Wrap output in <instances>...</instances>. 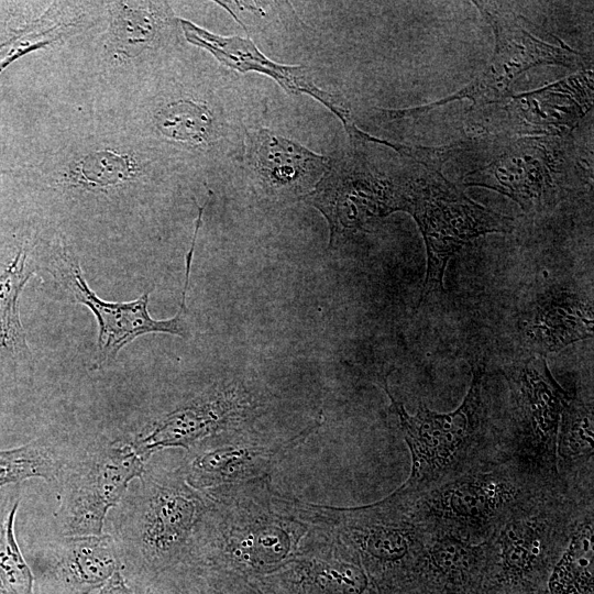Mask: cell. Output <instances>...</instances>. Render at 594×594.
Here are the masks:
<instances>
[{
  "mask_svg": "<svg viewBox=\"0 0 594 594\" xmlns=\"http://www.w3.org/2000/svg\"><path fill=\"white\" fill-rule=\"evenodd\" d=\"M504 374L509 389L510 458L546 477L561 479L557 440L570 394L554 380L540 354L510 364Z\"/></svg>",
  "mask_w": 594,
  "mask_h": 594,
  "instance_id": "obj_7",
  "label": "cell"
},
{
  "mask_svg": "<svg viewBox=\"0 0 594 594\" xmlns=\"http://www.w3.org/2000/svg\"><path fill=\"white\" fill-rule=\"evenodd\" d=\"M90 594H139V592L127 582L121 571H118L103 586Z\"/></svg>",
  "mask_w": 594,
  "mask_h": 594,
  "instance_id": "obj_27",
  "label": "cell"
},
{
  "mask_svg": "<svg viewBox=\"0 0 594 594\" xmlns=\"http://www.w3.org/2000/svg\"><path fill=\"white\" fill-rule=\"evenodd\" d=\"M146 461L131 440H114L64 462L56 479L55 521L59 535L103 534L110 509L119 504L131 482L144 472Z\"/></svg>",
  "mask_w": 594,
  "mask_h": 594,
  "instance_id": "obj_6",
  "label": "cell"
},
{
  "mask_svg": "<svg viewBox=\"0 0 594 594\" xmlns=\"http://www.w3.org/2000/svg\"><path fill=\"white\" fill-rule=\"evenodd\" d=\"M54 273L73 300L88 307L97 319L99 365L111 362L122 348L143 334L169 333L185 339L190 337L186 321L185 290L177 314L169 319L156 320L147 310L150 292L125 302L100 299L86 283L77 257L65 244H61L56 254Z\"/></svg>",
  "mask_w": 594,
  "mask_h": 594,
  "instance_id": "obj_11",
  "label": "cell"
},
{
  "mask_svg": "<svg viewBox=\"0 0 594 594\" xmlns=\"http://www.w3.org/2000/svg\"><path fill=\"white\" fill-rule=\"evenodd\" d=\"M484 377V363L476 364L469 391L455 410L439 414L420 405L415 415L392 396L384 378L389 410L397 417L411 457L409 477L392 496L408 499L510 457L508 436L492 424Z\"/></svg>",
  "mask_w": 594,
  "mask_h": 594,
  "instance_id": "obj_1",
  "label": "cell"
},
{
  "mask_svg": "<svg viewBox=\"0 0 594 594\" xmlns=\"http://www.w3.org/2000/svg\"><path fill=\"white\" fill-rule=\"evenodd\" d=\"M34 594H90L122 570L118 546L109 534L47 540L29 562Z\"/></svg>",
  "mask_w": 594,
  "mask_h": 594,
  "instance_id": "obj_12",
  "label": "cell"
},
{
  "mask_svg": "<svg viewBox=\"0 0 594 594\" xmlns=\"http://www.w3.org/2000/svg\"><path fill=\"white\" fill-rule=\"evenodd\" d=\"M593 486L566 482L504 521L485 541L484 579L512 594L548 582L578 519L594 506Z\"/></svg>",
  "mask_w": 594,
  "mask_h": 594,
  "instance_id": "obj_4",
  "label": "cell"
},
{
  "mask_svg": "<svg viewBox=\"0 0 594 594\" xmlns=\"http://www.w3.org/2000/svg\"><path fill=\"white\" fill-rule=\"evenodd\" d=\"M328 169L304 199L327 218L330 246L372 218L405 209L407 177L396 179L374 174L355 157L336 161Z\"/></svg>",
  "mask_w": 594,
  "mask_h": 594,
  "instance_id": "obj_10",
  "label": "cell"
},
{
  "mask_svg": "<svg viewBox=\"0 0 594 594\" xmlns=\"http://www.w3.org/2000/svg\"><path fill=\"white\" fill-rule=\"evenodd\" d=\"M418 223L427 249V273L421 305L430 294L443 292L449 260L469 241L490 232H510L512 218L468 198L439 170H425L407 178L405 210Z\"/></svg>",
  "mask_w": 594,
  "mask_h": 594,
  "instance_id": "obj_5",
  "label": "cell"
},
{
  "mask_svg": "<svg viewBox=\"0 0 594 594\" xmlns=\"http://www.w3.org/2000/svg\"><path fill=\"white\" fill-rule=\"evenodd\" d=\"M336 531L367 573L413 579L430 535L391 496L372 505L343 509Z\"/></svg>",
  "mask_w": 594,
  "mask_h": 594,
  "instance_id": "obj_8",
  "label": "cell"
},
{
  "mask_svg": "<svg viewBox=\"0 0 594 594\" xmlns=\"http://www.w3.org/2000/svg\"><path fill=\"white\" fill-rule=\"evenodd\" d=\"M34 273L23 246L0 273V356L29 359L31 355L20 319L19 299Z\"/></svg>",
  "mask_w": 594,
  "mask_h": 594,
  "instance_id": "obj_21",
  "label": "cell"
},
{
  "mask_svg": "<svg viewBox=\"0 0 594 594\" xmlns=\"http://www.w3.org/2000/svg\"><path fill=\"white\" fill-rule=\"evenodd\" d=\"M152 2H111V38L118 53L138 55L153 44L160 15Z\"/></svg>",
  "mask_w": 594,
  "mask_h": 594,
  "instance_id": "obj_23",
  "label": "cell"
},
{
  "mask_svg": "<svg viewBox=\"0 0 594 594\" xmlns=\"http://www.w3.org/2000/svg\"><path fill=\"white\" fill-rule=\"evenodd\" d=\"M253 168L274 187H296L327 168V158L306 147L261 130L251 138Z\"/></svg>",
  "mask_w": 594,
  "mask_h": 594,
  "instance_id": "obj_18",
  "label": "cell"
},
{
  "mask_svg": "<svg viewBox=\"0 0 594 594\" xmlns=\"http://www.w3.org/2000/svg\"><path fill=\"white\" fill-rule=\"evenodd\" d=\"M188 42L209 51L223 65L238 72H257L275 79L286 91L308 94L323 103L342 121L348 133L359 140L364 132L356 129L349 110L336 96L318 88L305 66L276 64L263 55L252 41L240 36L212 34L190 21L180 19Z\"/></svg>",
  "mask_w": 594,
  "mask_h": 594,
  "instance_id": "obj_15",
  "label": "cell"
},
{
  "mask_svg": "<svg viewBox=\"0 0 594 594\" xmlns=\"http://www.w3.org/2000/svg\"><path fill=\"white\" fill-rule=\"evenodd\" d=\"M524 334L537 354L557 352L593 337L592 301L570 290L541 296L524 322Z\"/></svg>",
  "mask_w": 594,
  "mask_h": 594,
  "instance_id": "obj_16",
  "label": "cell"
},
{
  "mask_svg": "<svg viewBox=\"0 0 594 594\" xmlns=\"http://www.w3.org/2000/svg\"><path fill=\"white\" fill-rule=\"evenodd\" d=\"M20 484L0 488V594H34V578L14 534Z\"/></svg>",
  "mask_w": 594,
  "mask_h": 594,
  "instance_id": "obj_22",
  "label": "cell"
},
{
  "mask_svg": "<svg viewBox=\"0 0 594 594\" xmlns=\"http://www.w3.org/2000/svg\"><path fill=\"white\" fill-rule=\"evenodd\" d=\"M158 130L177 141L200 143L210 134L212 117L201 105L179 100L165 106L156 114Z\"/></svg>",
  "mask_w": 594,
  "mask_h": 594,
  "instance_id": "obj_26",
  "label": "cell"
},
{
  "mask_svg": "<svg viewBox=\"0 0 594 594\" xmlns=\"http://www.w3.org/2000/svg\"><path fill=\"white\" fill-rule=\"evenodd\" d=\"M136 163L128 155L111 150L91 152L69 169L68 179L75 186L101 189L118 186L136 175Z\"/></svg>",
  "mask_w": 594,
  "mask_h": 594,
  "instance_id": "obj_25",
  "label": "cell"
},
{
  "mask_svg": "<svg viewBox=\"0 0 594 594\" xmlns=\"http://www.w3.org/2000/svg\"><path fill=\"white\" fill-rule=\"evenodd\" d=\"M64 461L34 440L11 449H0V488L30 479L56 480Z\"/></svg>",
  "mask_w": 594,
  "mask_h": 594,
  "instance_id": "obj_24",
  "label": "cell"
},
{
  "mask_svg": "<svg viewBox=\"0 0 594 594\" xmlns=\"http://www.w3.org/2000/svg\"><path fill=\"white\" fill-rule=\"evenodd\" d=\"M475 4L492 24L496 37L495 53L488 67L457 94L424 107L392 111L393 118L420 116L461 98H470L475 105L498 102L508 96L510 82L532 66L551 64L573 67L582 64L581 54L561 42L553 45L536 37L518 22L513 12L504 10L496 2L476 1Z\"/></svg>",
  "mask_w": 594,
  "mask_h": 594,
  "instance_id": "obj_9",
  "label": "cell"
},
{
  "mask_svg": "<svg viewBox=\"0 0 594 594\" xmlns=\"http://www.w3.org/2000/svg\"><path fill=\"white\" fill-rule=\"evenodd\" d=\"M514 458L473 470L411 498L398 499L431 536L481 543L508 518L564 487Z\"/></svg>",
  "mask_w": 594,
  "mask_h": 594,
  "instance_id": "obj_3",
  "label": "cell"
},
{
  "mask_svg": "<svg viewBox=\"0 0 594 594\" xmlns=\"http://www.w3.org/2000/svg\"><path fill=\"white\" fill-rule=\"evenodd\" d=\"M593 400L570 395L562 411L558 440L557 468L563 480L593 475Z\"/></svg>",
  "mask_w": 594,
  "mask_h": 594,
  "instance_id": "obj_19",
  "label": "cell"
},
{
  "mask_svg": "<svg viewBox=\"0 0 594 594\" xmlns=\"http://www.w3.org/2000/svg\"><path fill=\"white\" fill-rule=\"evenodd\" d=\"M207 496L190 486L182 469H153L131 482L114 507L113 532L127 582L145 591L186 556Z\"/></svg>",
  "mask_w": 594,
  "mask_h": 594,
  "instance_id": "obj_2",
  "label": "cell"
},
{
  "mask_svg": "<svg viewBox=\"0 0 594 594\" xmlns=\"http://www.w3.org/2000/svg\"><path fill=\"white\" fill-rule=\"evenodd\" d=\"M594 506L578 519L548 579L549 594H594Z\"/></svg>",
  "mask_w": 594,
  "mask_h": 594,
  "instance_id": "obj_20",
  "label": "cell"
},
{
  "mask_svg": "<svg viewBox=\"0 0 594 594\" xmlns=\"http://www.w3.org/2000/svg\"><path fill=\"white\" fill-rule=\"evenodd\" d=\"M486 543L469 542L451 536H431L416 569L430 588L442 593H464L484 578Z\"/></svg>",
  "mask_w": 594,
  "mask_h": 594,
  "instance_id": "obj_17",
  "label": "cell"
},
{
  "mask_svg": "<svg viewBox=\"0 0 594 594\" xmlns=\"http://www.w3.org/2000/svg\"><path fill=\"white\" fill-rule=\"evenodd\" d=\"M254 409L243 392L232 386H212L156 420L131 441L146 460L164 448L189 450L200 440L241 422Z\"/></svg>",
  "mask_w": 594,
  "mask_h": 594,
  "instance_id": "obj_13",
  "label": "cell"
},
{
  "mask_svg": "<svg viewBox=\"0 0 594 594\" xmlns=\"http://www.w3.org/2000/svg\"><path fill=\"white\" fill-rule=\"evenodd\" d=\"M554 146L546 140L518 142L480 173L469 185L493 188L518 202L525 211L554 205L560 194L561 163L554 164Z\"/></svg>",
  "mask_w": 594,
  "mask_h": 594,
  "instance_id": "obj_14",
  "label": "cell"
}]
</instances>
